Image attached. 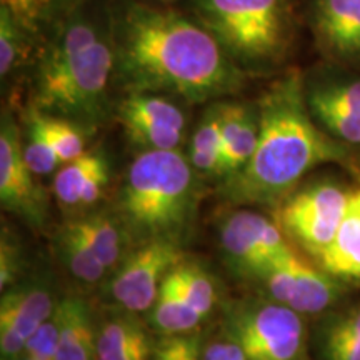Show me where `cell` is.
Masks as SVG:
<instances>
[{"mask_svg": "<svg viewBox=\"0 0 360 360\" xmlns=\"http://www.w3.org/2000/svg\"><path fill=\"white\" fill-rule=\"evenodd\" d=\"M115 75L127 92L169 94L191 103L237 94L247 74L200 22L130 6L114 32Z\"/></svg>", "mask_w": 360, "mask_h": 360, "instance_id": "cell-1", "label": "cell"}, {"mask_svg": "<svg viewBox=\"0 0 360 360\" xmlns=\"http://www.w3.org/2000/svg\"><path fill=\"white\" fill-rule=\"evenodd\" d=\"M259 107V141L240 172L220 180L219 193L229 204L277 209L310 170L345 162V142L314 122L302 74L290 70L264 90Z\"/></svg>", "mask_w": 360, "mask_h": 360, "instance_id": "cell-2", "label": "cell"}, {"mask_svg": "<svg viewBox=\"0 0 360 360\" xmlns=\"http://www.w3.org/2000/svg\"><path fill=\"white\" fill-rule=\"evenodd\" d=\"M114 72V42L79 11L45 40L32 80V107L96 129L109 117Z\"/></svg>", "mask_w": 360, "mask_h": 360, "instance_id": "cell-3", "label": "cell"}, {"mask_svg": "<svg viewBox=\"0 0 360 360\" xmlns=\"http://www.w3.org/2000/svg\"><path fill=\"white\" fill-rule=\"evenodd\" d=\"M199 177L179 150H146L135 157L112 205L130 245L155 240L186 244L199 215Z\"/></svg>", "mask_w": 360, "mask_h": 360, "instance_id": "cell-4", "label": "cell"}, {"mask_svg": "<svg viewBox=\"0 0 360 360\" xmlns=\"http://www.w3.org/2000/svg\"><path fill=\"white\" fill-rule=\"evenodd\" d=\"M199 22L238 65L281 60L292 34L287 0H195Z\"/></svg>", "mask_w": 360, "mask_h": 360, "instance_id": "cell-5", "label": "cell"}, {"mask_svg": "<svg viewBox=\"0 0 360 360\" xmlns=\"http://www.w3.org/2000/svg\"><path fill=\"white\" fill-rule=\"evenodd\" d=\"M222 334L250 360H309L302 314L267 297L225 302Z\"/></svg>", "mask_w": 360, "mask_h": 360, "instance_id": "cell-6", "label": "cell"}, {"mask_svg": "<svg viewBox=\"0 0 360 360\" xmlns=\"http://www.w3.org/2000/svg\"><path fill=\"white\" fill-rule=\"evenodd\" d=\"M352 193L330 180L297 188L276 209L285 237L317 260L334 240Z\"/></svg>", "mask_w": 360, "mask_h": 360, "instance_id": "cell-7", "label": "cell"}, {"mask_svg": "<svg viewBox=\"0 0 360 360\" xmlns=\"http://www.w3.org/2000/svg\"><path fill=\"white\" fill-rule=\"evenodd\" d=\"M182 259V247L170 242L155 240L132 247L107 285L110 300L119 309L147 314L155 304L164 278Z\"/></svg>", "mask_w": 360, "mask_h": 360, "instance_id": "cell-8", "label": "cell"}, {"mask_svg": "<svg viewBox=\"0 0 360 360\" xmlns=\"http://www.w3.org/2000/svg\"><path fill=\"white\" fill-rule=\"evenodd\" d=\"M219 236L220 249L231 269L238 276L254 281L274 259L290 249L277 222L247 209L225 214Z\"/></svg>", "mask_w": 360, "mask_h": 360, "instance_id": "cell-9", "label": "cell"}, {"mask_svg": "<svg viewBox=\"0 0 360 360\" xmlns=\"http://www.w3.org/2000/svg\"><path fill=\"white\" fill-rule=\"evenodd\" d=\"M24 157L19 125L4 110L0 125V202L2 209L17 215L34 231H42L49 219V200L34 179Z\"/></svg>", "mask_w": 360, "mask_h": 360, "instance_id": "cell-10", "label": "cell"}, {"mask_svg": "<svg viewBox=\"0 0 360 360\" xmlns=\"http://www.w3.org/2000/svg\"><path fill=\"white\" fill-rule=\"evenodd\" d=\"M58 302L42 282H17L0 299V354L2 360H19L27 340L52 317Z\"/></svg>", "mask_w": 360, "mask_h": 360, "instance_id": "cell-11", "label": "cell"}, {"mask_svg": "<svg viewBox=\"0 0 360 360\" xmlns=\"http://www.w3.org/2000/svg\"><path fill=\"white\" fill-rule=\"evenodd\" d=\"M310 27L326 56L360 64V0H314Z\"/></svg>", "mask_w": 360, "mask_h": 360, "instance_id": "cell-12", "label": "cell"}, {"mask_svg": "<svg viewBox=\"0 0 360 360\" xmlns=\"http://www.w3.org/2000/svg\"><path fill=\"white\" fill-rule=\"evenodd\" d=\"M137 315L120 309L98 323L96 360H152L155 342Z\"/></svg>", "mask_w": 360, "mask_h": 360, "instance_id": "cell-13", "label": "cell"}, {"mask_svg": "<svg viewBox=\"0 0 360 360\" xmlns=\"http://www.w3.org/2000/svg\"><path fill=\"white\" fill-rule=\"evenodd\" d=\"M259 107L242 102H222V177L240 172L254 155L259 141Z\"/></svg>", "mask_w": 360, "mask_h": 360, "instance_id": "cell-14", "label": "cell"}, {"mask_svg": "<svg viewBox=\"0 0 360 360\" xmlns=\"http://www.w3.org/2000/svg\"><path fill=\"white\" fill-rule=\"evenodd\" d=\"M60 317L56 360H96L97 326L82 297L67 295L57 305Z\"/></svg>", "mask_w": 360, "mask_h": 360, "instance_id": "cell-15", "label": "cell"}, {"mask_svg": "<svg viewBox=\"0 0 360 360\" xmlns=\"http://www.w3.org/2000/svg\"><path fill=\"white\" fill-rule=\"evenodd\" d=\"M290 265L294 270V295L289 307L302 315L321 314L332 307L342 295L340 281L326 272L322 267L300 257L294 250L290 255Z\"/></svg>", "mask_w": 360, "mask_h": 360, "instance_id": "cell-16", "label": "cell"}, {"mask_svg": "<svg viewBox=\"0 0 360 360\" xmlns=\"http://www.w3.org/2000/svg\"><path fill=\"white\" fill-rule=\"evenodd\" d=\"M117 120L124 132L137 127L169 129L186 132V114L167 97L160 94L127 92L117 105Z\"/></svg>", "mask_w": 360, "mask_h": 360, "instance_id": "cell-17", "label": "cell"}, {"mask_svg": "<svg viewBox=\"0 0 360 360\" xmlns=\"http://www.w3.org/2000/svg\"><path fill=\"white\" fill-rule=\"evenodd\" d=\"M85 2L87 0H0V6L12 12L30 42H35L51 37Z\"/></svg>", "mask_w": 360, "mask_h": 360, "instance_id": "cell-18", "label": "cell"}, {"mask_svg": "<svg viewBox=\"0 0 360 360\" xmlns=\"http://www.w3.org/2000/svg\"><path fill=\"white\" fill-rule=\"evenodd\" d=\"M69 222L109 272H114L127 257L129 252L125 254L124 247L125 244L130 245V242L122 225L112 212L96 210V212L84 214L82 217L70 219Z\"/></svg>", "mask_w": 360, "mask_h": 360, "instance_id": "cell-19", "label": "cell"}, {"mask_svg": "<svg viewBox=\"0 0 360 360\" xmlns=\"http://www.w3.org/2000/svg\"><path fill=\"white\" fill-rule=\"evenodd\" d=\"M317 262L319 267L339 281L360 282V207L352 197L334 240Z\"/></svg>", "mask_w": 360, "mask_h": 360, "instance_id": "cell-20", "label": "cell"}, {"mask_svg": "<svg viewBox=\"0 0 360 360\" xmlns=\"http://www.w3.org/2000/svg\"><path fill=\"white\" fill-rule=\"evenodd\" d=\"M147 319L157 335L191 334L204 322V317L180 294L169 274L162 282L155 304L147 312Z\"/></svg>", "mask_w": 360, "mask_h": 360, "instance_id": "cell-21", "label": "cell"}, {"mask_svg": "<svg viewBox=\"0 0 360 360\" xmlns=\"http://www.w3.org/2000/svg\"><path fill=\"white\" fill-rule=\"evenodd\" d=\"M222 103L210 105L197 125L188 147V160L200 177H222Z\"/></svg>", "mask_w": 360, "mask_h": 360, "instance_id": "cell-22", "label": "cell"}, {"mask_svg": "<svg viewBox=\"0 0 360 360\" xmlns=\"http://www.w3.org/2000/svg\"><path fill=\"white\" fill-rule=\"evenodd\" d=\"M56 245L60 260L77 281L84 283H97L109 272L96 257L87 242L72 227L70 222L58 229Z\"/></svg>", "mask_w": 360, "mask_h": 360, "instance_id": "cell-23", "label": "cell"}, {"mask_svg": "<svg viewBox=\"0 0 360 360\" xmlns=\"http://www.w3.org/2000/svg\"><path fill=\"white\" fill-rule=\"evenodd\" d=\"M321 349L326 360H360V304L327 322Z\"/></svg>", "mask_w": 360, "mask_h": 360, "instance_id": "cell-24", "label": "cell"}, {"mask_svg": "<svg viewBox=\"0 0 360 360\" xmlns=\"http://www.w3.org/2000/svg\"><path fill=\"white\" fill-rule=\"evenodd\" d=\"M169 276L192 307L204 319L209 317L219 299L212 276L199 262L187 257L180 260Z\"/></svg>", "mask_w": 360, "mask_h": 360, "instance_id": "cell-25", "label": "cell"}, {"mask_svg": "<svg viewBox=\"0 0 360 360\" xmlns=\"http://www.w3.org/2000/svg\"><path fill=\"white\" fill-rule=\"evenodd\" d=\"M101 154L102 150H87L79 159L67 162L57 170L52 182V192L58 205H62L67 210L79 209L84 184Z\"/></svg>", "mask_w": 360, "mask_h": 360, "instance_id": "cell-26", "label": "cell"}, {"mask_svg": "<svg viewBox=\"0 0 360 360\" xmlns=\"http://www.w3.org/2000/svg\"><path fill=\"white\" fill-rule=\"evenodd\" d=\"M27 130L24 142V157L27 165L35 175H47L62 165L60 157L53 148L51 139L45 134V129L40 119V110L30 105L27 112Z\"/></svg>", "mask_w": 360, "mask_h": 360, "instance_id": "cell-27", "label": "cell"}, {"mask_svg": "<svg viewBox=\"0 0 360 360\" xmlns=\"http://www.w3.org/2000/svg\"><path fill=\"white\" fill-rule=\"evenodd\" d=\"M309 105H323L360 117V79L319 84L307 89Z\"/></svg>", "mask_w": 360, "mask_h": 360, "instance_id": "cell-28", "label": "cell"}, {"mask_svg": "<svg viewBox=\"0 0 360 360\" xmlns=\"http://www.w3.org/2000/svg\"><path fill=\"white\" fill-rule=\"evenodd\" d=\"M40 119H42L45 134L51 139L62 164L79 159L87 152L85 150V132L87 130L84 127L67 119L44 114V112H40Z\"/></svg>", "mask_w": 360, "mask_h": 360, "instance_id": "cell-29", "label": "cell"}, {"mask_svg": "<svg viewBox=\"0 0 360 360\" xmlns=\"http://www.w3.org/2000/svg\"><path fill=\"white\" fill-rule=\"evenodd\" d=\"M32 44L27 37L12 12L0 6V75L6 79L25 56L27 47Z\"/></svg>", "mask_w": 360, "mask_h": 360, "instance_id": "cell-30", "label": "cell"}, {"mask_svg": "<svg viewBox=\"0 0 360 360\" xmlns=\"http://www.w3.org/2000/svg\"><path fill=\"white\" fill-rule=\"evenodd\" d=\"M292 252H294V249L290 247L285 254L274 259L272 262L255 277V281L260 282V285L264 287L267 299L283 305L290 304L295 287L294 270H292L290 265Z\"/></svg>", "mask_w": 360, "mask_h": 360, "instance_id": "cell-31", "label": "cell"}, {"mask_svg": "<svg viewBox=\"0 0 360 360\" xmlns=\"http://www.w3.org/2000/svg\"><path fill=\"white\" fill-rule=\"evenodd\" d=\"M22 267H24V260H22L20 247L4 229L2 240H0V289L2 292L20 282Z\"/></svg>", "mask_w": 360, "mask_h": 360, "instance_id": "cell-32", "label": "cell"}, {"mask_svg": "<svg viewBox=\"0 0 360 360\" xmlns=\"http://www.w3.org/2000/svg\"><path fill=\"white\" fill-rule=\"evenodd\" d=\"M110 179V169H109V160H107L105 154H101L98 160L94 165V169L90 170L87 180H85L82 193H80V204L79 209H90L102 199L103 193L107 191Z\"/></svg>", "mask_w": 360, "mask_h": 360, "instance_id": "cell-33", "label": "cell"}, {"mask_svg": "<svg viewBox=\"0 0 360 360\" xmlns=\"http://www.w3.org/2000/svg\"><path fill=\"white\" fill-rule=\"evenodd\" d=\"M202 360H250L236 342L229 339L212 340L202 350Z\"/></svg>", "mask_w": 360, "mask_h": 360, "instance_id": "cell-34", "label": "cell"}, {"mask_svg": "<svg viewBox=\"0 0 360 360\" xmlns=\"http://www.w3.org/2000/svg\"><path fill=\"white\" fill-rule=\"evenodd\" d=\"M180 335H160L155 342L152 360H179Z\"/></svg>", "mask_w": 360, "mask_h": 360, "instance_id": "cell-35", "label": "cell"}, {"mask_svg": "<svg viewBox=\"0 0 360 360\" xmlns=\"http://www.w3.org/2000/svg\"><path fill=\"white\" fill-rule=\"evenodd\" d=\"M202 337L199 332L180 335L179 360H202Z\"/></svg>", "mask_w": 360, "mask_h": 360, "instance_id": "cell-36", "label": "cell"}, {"mask_svg": "<svg viewBox=\"0 0 360 360\" xmlns=\"http://www.w3.org/2000/svg\"><path fill=\"white\" fill-rule=\"evenodd\" d=\"M19 360H56V359H49V357H44V355H37V354L29 352V350H24Z\"/></svg>", "mask_w": 360, "mask_h": 360, "instance_id": "cell-37", "label": "cell"}, {"mask_svg": "<svg viewBox=\"0 0 360 360\" xmlns=\"http://www.w3.org/2000/svg\"><path fill=\"white\" fill-rule=\"evenodd\" d=\"M352 199H354L355 204H357V205L360 207V191H357V192H354V193H352Z\"/></svg>", "mask_w": 360, "mask_h": 360, "instance_id": "cell-38", "label": "cell"}]
</instances>
